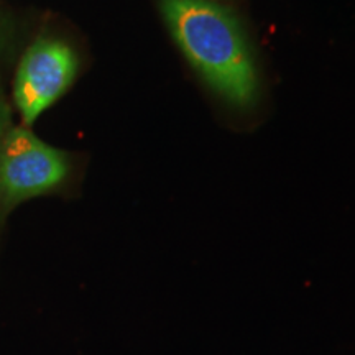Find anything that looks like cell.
<instances>
[{"label": "cell", "instance_id": "2", "mask_svg": "<svg viewBox=\"0 0 355 355\" xmlns=\"http://www.w3.org/2000/svg\"><path fill=\"white\" fill-rule=\"evenodd\" d=\"M68 170L63 152L26 128L7 130L0 139V222L19 202L56 188Z\"/></svg>", "mask_w": 355, "mask_h": 355}, {"label": "cell", "instance_id": "1", "mask_svg": "<svg viewBox=\"0 0 355 355\" xmlns=\"http://www.w3.org/2000/svg\"><path fill=\"white\" fill-rule=\"evenodd\" d=\"M173 38L207 84L235 105L257 92L250 50L232 13L209 0H162Z\"/></svg>", "mask_w": 355, "mask_h": 355}, {"label": "cell", "instance_id": "3", "mask_svg": "<svg viewBox=\"0 0 355 355\" xmlns=\"http://www.w3.org/2000/svg\"><path fill=\"white\" fill-rule=\"evenodd\" d=\"M78 73V58L60 40H37L21 58L15 78V104L26 125L68 91Z\"/></svg>", "mask_w": 355, "mask_h": 355}]
</instances>
